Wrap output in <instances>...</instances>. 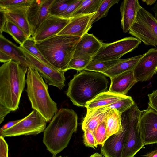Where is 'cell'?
Returning a JSON list of instances; mask_svg holds the SVG:
<instances>
[{
  "label": "cell",
  "instance_id": "1",
  "mask_svg": "<svg viewBox=\"0 0 157 157\" xmlns=\"http://www.w3.org/2000/svg\"><path fill=\"white\" fill-rule=\"evenodd\" d=\"M77 125V114L72 109L61 108L54 115L44 132L43 140L53 156L67 147Z\"/></svg>",
  "mask_w": 157,
  "mask_h": 157
},
{
  "label": "cell",
  "instance_id": "2",
  "mask_svg": "<svg viewBox=\"0 0 157 157\" xmlns=\"http://www.w3.org/2000/svg\"><path fill=\"white\" fill-rule=\"evenodd\" d=\"M28 67L13 60L0 67V104L11 111L18 108Z\"/></svg>",
  "mask_w": 157,
  "mask_h": 157
},
{
  "label": "cell",
  "instance_id": "3",
  "mask_svg": "<svg viewBox=\"0 0 157 157\" xmlns=\"http://www.w3.org/2000/svg\"><path fill=\"white\" fill-rule=\"evenodd\" d=\"M105 76L101 73L83 70L70 81L67 95L74 105L85 107L99 94L107 91L109 81Z\"/></svg>",
  "mask_w": 157,
  "mask_h": 157
},
{
  "label": "cell",
  "instance_id": "4",
  "mask_svg": "<svg viewBox=\"0 0 157 157\" xmlns=\"http://www.w3.org/2000/svg\"><path fill=\"white\" fill-rule=\"evenodd\" d=\"M81 37L67 35H56L36 42V45L52 67L65 72L73 57L76 45Z\"/></svg>",
  "mask_w": 157,
  "mask_h": 157
},
{
  "label": "cell",
  "instance_id": "5",
  "mask_svg": "<svg viewBox=\"0 0 157 157\" xmlns=\"http://www.w3.org/2000/svg\"><path fill=\"white\" fill-rule=\"evenodd\" d=\"M26 91L32 108L39 113L47 122L57 112V104L51 98L47 84L36 70L28 67Z\"/></svg>",
  "mask_w": 157,
  "mask_h": 157
},
{
  "label": "cell",
  "instance_id": "6",
  "mask_svg": "<svg viewBox=\"0 0 157 157\" xmlns=\"http://www.w3.org/2000/svg\"><path fill=\"white\" fill-rule=\"evenodd\" d=\"M129 33L146 45L157 46V21L151 13L141 6Z\"/></svg>",
  "mask_w": 157,
  "mask_h": 157
},
{
  "label": "cell",
  "instance_id": "7",
  "mask_svg": "<svg viewBox=\"0 0 157 157\" xmlns=\"http://www.w3.org/2000/svg\"><path fill=\"white\" fill-rule=\"evenodd\" d=\"M128 111L127 132L122 157H134L144 147L140 127V110L135 103Z\"/></svg>",
  "mask_w": 157,
  "mask_h": 157
},
{
  "label": "cell",
  "instance_id": "8",
  "mask_svg": "<svg viewBox=\"0 0 157 157\" xmlns=\"http://www.w3.org/2000/svg\"><path fill=\"white\" fill-rule=\"evenodd\" d=\"M141 41L134 37H126L110 43H103L92 60L106 61L120 59L123 55L137 48Z\"/></svg>",
  "mask_w": 157,
  "mask_h": 157
},
{
  "label": "cell",
  "instance_id": "9",
  "mask_svg": "<svg viewBox=\"0 0 157 157\" xmlns=\"http://www.w3.org/2000/svg\"><path fill=\"white\" fill-rule=\"evenodd\" d=\"M47 121L38 111L33 110L11 128L0 133L3 137L37 135L44 132Z\"/></svg>",
  "mask_w": 157,
  "mask_h": 157
},
{
  "label": "cell",
  "instance_id": "10",
  "mask_svg": "<svg viewBox=\"0 0 157 157\" xmlns=\"http://www.w3.org/2000/svg\"><path fill=\"white\" fill-rule=\"evenodd\" d=\"M19 47L25 56L29 67L37 71L44 79L46 83L59 89L64 87L65 81V72L59 71L40 61L25 49Z\"/></svg>",
  "mask_w": 157,
  "mask_h": 157
},
{
  "label": "cell",
  "instance_id": "11",
  "mask_svg": "<svg viewBox=\"0 0 157 157\" xmlns=\"http://www.w3.org/2000/svg\"><path fill=\"white\" fill-rule=\"evenodd\" d=\"M139 124L144 146L157 143V111L149 104L140 111Z\"/></svg>",
  "mask_w": 157,
  "mask_h": 157
},
{
  "label": "cell",
  "instance_id": "12",
  "mask_svg": "<svg viewBox=\"0 0 157 157\" xmlns=\"http://www.w3.org/2000/svg\"><path fill=\"white\" fill-rule=\"evenodd\" d=\"M55 0H33L27 10L28 20L32 37L44 21L51 15L50 10Z\"/></svg>",
  "mask_w": 157,
  "mask_h": 157
},
{
  "label": "cell",
  "instance_id": "13",
  "mask_svg": "<svg viewBox=\"0 0 157 157\" xmlns=\"http://www.w3.org/2000/svg\"><path fill=\"white\" fill-rule=\"evenodd\" d=\"M133 71L137 82L150 80L157 73V48H151L144 54Z\"/></svg>",
  "mask_w": 157,
  "mask_h": 157
},
{
  "label": "cell",
  "instance_id": "14",
  "mask_svg": "<svg viewBox=\"0 0 157 157\" xmlns=\"http://www.w3.org/2000/svg\"><path fill=\"white\" fill-rule=\"evenodd\" d=\"M122 131L109 137L101 145V154L104 157H122L127 130V118L122 120Z\"/></svg>",
  "mask_w": 157,
  "mask_h": 157
},
{
  "label": "cell",
  "instance_id": "15",
  "mask_svg": "<svg viewBox=\"0 0 157 157\" xmlns=\"http://www.w3.org/2000/svg\"><path fill=\"white\" fill-rule=\"evenodd\" d=\"M70 19L50 15L42 23L32 37L36 42L57 35L69 23Z\"/></svg>",
  "mask_w": 157,
  "mask_h": 157
},
{
  "label": "cell",
  "instance_id": "16",
  "mask_svg": "<svg viewBox=\"0 0 157 157\" xmlns=\"http://www.w3.org/2000/svg\"><path fill=\"white\" fill-rule=\"evenodd\" d=\"M94 13L70 18L69 23L57 35H67L81 37L87 33L91 28L92 25L91 19Z\"/></svg>",
  "mask_w": 157,
  "mask_h": 157
},
{
  "label": "cell",
  "instance_id": "17",
  "mask_svg": "<svg viewBox=\"0 0 157 157\" xmlns=\"http://www.w3.org/2000/svg\"><path fill=\"white\" fill-rule=\"evenodd\" d=\"M103 43L92 34L86 33L81 37L78 43L73 57L92 58L98 52Z\"/></svg>",
  "mask_w": 157,
  "mask_h": 157
},
{
  "label": "cell",
  "instance_id": "18",
  "mask_svg": "<svg viewBox=\"0 0 157 157\" xmlns=\"http://www.w3.org/2000/svg\"><path fill=\"white\" fill-rule=\"evenodd\" d=\"M29 6L0 9V11L4 12L6 21H10L18 26L30 37L32 36V33L27 16Z\"/></svg>",
  "mask_w": 157,
  "mask_h": 157
},
{
  "label": "cell",
  "instance_id": "19",
  "mask_svg": "<svg viewBox=\"0 0 157 157\" xmlns=\"http://www.w3.org/2000/svg\"><path fill=\"white\" fill-rule=\"evenodd\" d=\"M140 6L138 0H124L122 2L120 11L121 28L124 33L129 32L136 20Z\"/></svg>",
  "mask_w": 157,
  "mask_h": 157
},
{
  "label": "cell",
  "instance_id": "20",
  "mask_svg": "<svg viewBox=\"0 0 157 157\" xmlns=\"http://www.w3.org/2000/svg\"><path fill=\"white\" fill-rule=\"evenodd\" d=\"M112 109L108 105H106L87 110L86 115L82 124L83 131L89 130L94 134L97 127L105 122L107 116Z\"/></svg>",
  "mask_w": 157,
  "mask_h": 157
},
{
  "label": "cell",
  "instance_id": "21",
  "mask_svg": "<svg viewBox=\"0 0 157 157\" xmlns=\"http://www.w3.org/2000/svg\"><path fill=\"white\" fill-rule=\"evenodd\" d=\"M109 91L126 95L130 89L137 82L133 70L125 72L111 78Z\"/></svg>",
  "mask_w": 157,
  "mask_h": 157
},
{
  "label": "cell",
  "instance_id": "22",
  "mask_svg": "<svg viewBox=\"0 0 157 157\" xmlns=\"http://www.w3.org/2000/svg\"><path fill=\"white\" fill-rule=\"evenodd\" d=\"M0 51L10 56L12 60L29 67L25 56L19 46H17L0 34Z\"/></svg>",
  "mask_w": 157,
  "mask_h": 157
},
{
  "label": "cell",
  "instance_id": "23",
  "mask_svg": "<svg viewBox=\"0 0 157 157\" xmlns=\"http://www.w3.org/2000/svg\"><path fill=\"white\" fill-rule=\"evenodd\" d=\"M144 54L126 59H120L116 64L102 74L110 78L125 72L133 70L137 63Z\"/></svg>",
  "mask_w": 157,
  "mask_h": 157
},
{
  "label": "cell",
  "instance_id": "24",
  "mask_svg": "<svg viewBox=\"0 0 157 157\" xmlns=\"http://www.w3.org/2000/svg\"><path fill=\"white\" fill-rule=\"evenodd\" d=\"M127 95L114 93L109 91L101 93L87 103L85 107L87 110L108 105L123 99Z\"/></svg>",
  "mask_w": 157,
  "mask_h": 157
},
{
  "label": "cell",
  "instance_id": "25",
  "mask_svg": "<svg viewBox=\"0 0 157 157\" xmlns=\"http://www.w3.org/2000/svg\"><path fill=\"white\" fill-rule=\"evenodd\" d=\"M121 115L117 110L112 109L107 116L105 122L108 138L123 130Z\"/></svg>",
  "mask_w": 157,
  "mask_h": 157
},
{
  "label": "cell",
  "instance_id": "26",
  "mask_svg": "<svg viewBox=\"0 0 157 157\" xmlns=\"http://www.w3.org/2000/svg\"><path fill=\"white\" fill-rule=\"evenodd\" d=\"M6 32L10 35L14 40L21 45L29 38L25 32L18 26L12 22L6 21L2 29L0 30V33Z\"/></svg>",
  "mask_w": 157,
  "mask_h": 157
},
{
  "label": "cell",
  "instance_id": "27",
  "mask_svg": "<svg viewBox=\"0 0 157 157\" xmlns=\"http://www.w3.org/2000/svg\"><path fill=\"white\" fill-rule=\"evenodd\" d=\"M102 0H83L71 18L78 16L91 14L97 11Z\"/></svg>",
  "mask_w": 157,
  "mask_h": 157
},
{
  "label": "cell",
  "instance_id": "28",
  "mask_svg": "<svg viewBox=\"0 0 157 157\" xmlns=\"http://www.w3.org/2000/svg\"><path fill=\"white\" fill-rule=\"evenodd\" d=\"M119 2V0H102L97 11L91 19L92 24L106 16L110 8Z\"/></svg>",
  "mask_w": 157,
  "mask_h": 157
},
{
  "label": "cell",
  "instance_id": "29",
  "mask_svg": "<svg viewBox=\"0 0 157 157\" xmlns=\"http://www.w3.org/2000/svg\"><path fill=\"white\" fill-rule=\"evenodd\" d=\"M120 59L106 61L92 60L86 67L85 70L102 73L118 63Z\"/></svg>",
  "mask_w": 157,
  "mask_h": 157
},
{
  "label": "cell",
  "instance_id": "30",
  "mask_svg": "<svg viewBox=\"0 0 157 157\" xmlns=\"http://www.w3.org/2000/svg\"><path fill=\"white\" fill-rule=\"evenodd\" d=\"M35 44L36 42L33 38L32 37H30L28 38L20 46L40 61L51 66L36 47Z\"/></svg>",
  "mask_w": 157,
  "mask_h": 157
},
{
  "label": "cell",
  "instance_id": "31",
  "mask_svg": "<svg viewBox=\"0 0 157 157\" xmlns=\"http://www.w3.org/2000/svg\"><path fill=\"white\" fill-rule=\"evenodd\" d=\"M135 103L131 96H127L126 97L108 106L111 109L117 110L122 115L123 113L130 109Z\"/></svg>",
  "mask_w": 157,
  "mask_h": 157
},
{
  "label": "cell",
  "instance_id": "32",
  "mask_svg": "<svg viewBox=\"0 0 157 157\" xmlns=\"http://www.w3.org/2000/svg\"><path fill=\"white\" fill-rule=\"evenodd\" d=\"M92 60V58L85 56L73 57L69 64V70L73 69L78 71L85 70Z\"/></svg>",
  "mask_w": 157,
  "mask_h": 157
},
{
  "label": "cell",
  "instance_id": "33",
  "mask_svg": "<svg viewBox=\"0 0 157 157\" xmlns=\"http://www.w3.org/2000/svg\"><path fill=\"white\" fill-rule=\"evenodd\" d=\"M73 0H55L51 8V15L59 17Z\"/></svg>",
  "mask_w": 157,
  "mask_h": 157
},
{
  "label": "cell",
  "instance_id": "34",
  "mask_svg": "<svg viewBox=\"0 0 157 157\" xmlns=\"http://www.w3.org/2000/svg\"><path fill=\"white\" fill-rule=\"evenodd\" d=\"M33 0H0V9H6L29 6Z\"/></svg>",
  "mask_w": 157,
  "mask_h": 157
},
{
  "label": "cell",
  "instance_id": "35",
  "mask_svg": "<svg viewBox=\"0 0 157 157\" xmlns=\"http://www.w3.org/2000/svg\"><path fill=\"white\" fill-rule=\"evenodd\" d=\"M94 135L98 145H102L108 138L105 122L101 123L97 127Z\"/></svg>",
  "mask_w": 157,
  "mask_h": 157
},
{
  "label": "cell",
  "instance_id": "36",
  "mask_svg": "<svg viewBox=\"0 0 157 157\" xmlns=\"http://www.w3.org/2000/svg\"><path fill=\"white\" fill-rule=\"evenodd\" d=\"M83 0H74L59 17L66 19H70L71 15L79 7Z\"/></svg>",
  "mask_w": 157,
  "mask_h": 157
},
{
  "label": "cell",
  "instance_id": "37",
  "mask_svg": "<svg viewBox=\"0 0 157 157\" xmlns=\"http://www.w3.org/2000/svg\"><path fill=\"white\" fill-rule=\"evenodd\" d=\"M83 131V137L84 145L86 147L94 149L97 148L98 144L93 132L88 129L85 130Z\"/></svg>",
  "mask_w": 157,
  "mask_h": 157
},
{
  "label": "cell",
  "instance_id": "38",
  "mask_svg": "<svg viewBox=\"0 0 157 157\" xmlns=\"http://www.w3.org/2000/svg\"><path fill=\"white\" fill-rule=\"evenodd\" d=\"M8 145L4 137L0 136V157H8Z\"/></svg>",
  "mask_w": 157,
  "mask_h": 157
},
{
  "label": "cell",
  "instance_id": "39",
  "mask_svg": "<svg viewBox=\"0 0 157 157\" xmlns=\"http://www.w3.org/2000/svg\"><path fill=\"white\" fill-rule=\"evenodd\" d=\"M149 102L148 103L157 111V89L148 95Z\"/></svg>",
  "mask_w": 157,
  "mask_h": 157
},
{
  "label": "cell",
  "instance_id": "40",
  "mask_svg": "<svg viewBox=\"0 0 157 157\" xmlns=\"http://www.w3.org/2000/svg\"><path fill=\"white\" fill-rule=\"evenodd\" d=\"M11 111L0 104V124L3 121L6 116Z\"/></svg>",
  "mask_w": 157,
  "mask_h": 157
},
{
  "label": "cell",
  "instance_id": "41",
  "mask_svg": "<svg viewBox=\"0 0 157 157\" xmlns=\"http://www.w3.org/2000/svg\"><path fill=\"white\" fill-rule=\"evenodd\" d=\"M21 120V119L10 121L4 124L1 128L0 129V133L13 127L15 125L19 122Z\"/></svg>",
  "mask_w": 157,
  "mask_h": 157
},
{
  "label": "cell",
  "instance_id": "42",
  "mask_svg": "<svg viewBox=\"0 0 157 157\" xmlns=\"http://www.w3.org/2000/svg\"><path fill=\"white\" fill-rule=\"evenodd\" d=\"M12 60V58L5 53L0 51V61L5 63Z\"/></svg>",
  "mask_w": 157,
  "mask_h": 157
},
{
  "label": "cell",
  "instance_id": "43",
  "mask_svg": "<svg viewBox=\"0 0 157 157\" xmlns=\"http://www.w3.org/2000/svg\"><path fill=\"white\" fill-rule=\"evenodd\" d=\"M144 157H157V149L148 152L145 155H143Z\"/></svg>",
  "mask_w": 157,
  "mask_h": 157
},
{
  "label": "cell",
  "instance_id": "44",
  "mask_svg": "<svg viewBox=\"0 0 157 157\" xmlns=\"http://www.w3.org/2000/svg\"><path fill=\"white\" fill-rule=\"evenodd\" d=\"M152 10L154 13V17L157 21V1L154 4V6L152 7Z\"/></svg>",
  "mask_w": 157,
  "mask_h": 157
},
{
  "label": "cell",
  "instance_id": "45",
  "mask_svg": "<svg viewBox=\"0 0 157 157\" xmlns=\"http://www.w3.org/2000/svg\"><path fill=\"white\" fill-rule=\"evenodd\" d=\"M144 2L147 5L151 6L154 4L157 1L156 0H143Z\"/></svg>",
  "mask_w": 157,
  "mask_h": 157
},
{
  "label": "cell",
  "instance_id": "46",
  "mask_svg": "<svg viewBox=\"0 0 157 157\" xmlns=\"http://www.w3.org/2000/svg\"><path fill=\"white\" fill-rule=\"evenodd\" d=\"M102 155L98 153H96L92 155L89 157H102Z\"/></svg>",
  "mask_w": 157,
  "mask_h": 157
},
{
  "label": "cell",
  "instance_id": "47",
  "mask_svg": "<svg viewBox=\"0 0 157 157\" xmlns=\"http://www.w3.org/2000/svg\"><path fill=\"white\" fill-rule=\"evenodd\" d=\"M52 157H62V156H57V157H56V156H53Z\"/></svg>",
  "mask_w": 157,
  "mask_h": 157
},
{
  "label": "cell",
  "instance_id": "48",
  "mask_svg": "<svg viewBox=\"0 0 157 157\" xmlns=\"http://www.w3.org/2000/svg\"><path fill=\"white\" fill-rule=\"evenodd\" d=\"M102 157H104V156H102Z\"/></svg>",
  "mask_w": 157,
  "mask_h": 157
}]
</instances>
